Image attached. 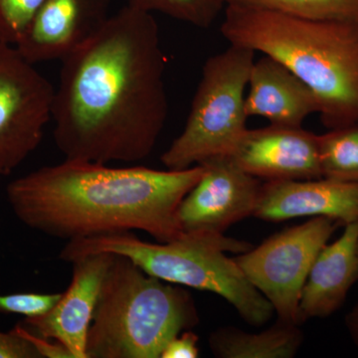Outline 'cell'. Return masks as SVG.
<instances>
[{"mask_svg": "<svg viewBox=\"0 0 358 358\" xmlns=\"http://www.w3.org/2000/svg\"><path fill=\"white\" fill-rule=\"evenodd\" d=\"M61 62L52 121L65 159H147L169 115L166 59L152 13L128 4Z\"/></svg>", "mask_w": 358, "mask_h": 358, "instance_id": "6da1fadb", "label": "cell"}, {"mask_svg": "<svg viewBox=\"0 0 358 358\" xmlns=\"http://www.w3.org/2000/svg\"><path fill=\"white\" fill-rule=\"evenodd\" d=\"M204 169L181 171L67 159L14 179L6 197L30 229L70 240L143 231L166 243L182 234L176 212Z\"/></svg>", "mask_w": 358, "mask_h": 358, "instance_id": "7a4b0ae2", "label": "cell"}, {"mask_svg": "<svg viewBox=\"0 0 358 358\" xmlns=\"http://www.w3.org/2000/svg\"><path fill=\"white\" fill-rule=\"evenodd\" d=\"M220 30L230 44L270 56L300 78L327 129L358 124V23L228 4Z\"/></svg>", "mask_w": 358, "mask_h": 358, "instance_id": "3957f363", "label": "cell"}, {"mask_svg": "<svg viewBox=\"0 0 358 358\" xmlns=\"http://www.w3.org/2000/svg\"><path fill=\"white\" fill-rule=\"evenodd\" d=\"M249 242L222 235L182 232L173 241L150 243L131 232L70 240L60 253L65 262L96 253L127 257L143 272L171 284L211 292L222 296L240 317L254 327L268 322L272 305L252 286L226 252L244 253Z\"/></svg>", "mask_w": 358, "mask_h": 358, "instance_id": "277c9868", "label": "cell"}, {"mask_svg": "<svg viewBox=\"0 0 358 358\" xmlns=\"http://www.w3.org/2000/svg\"><path fill=\"white\" fill-rule=\"evenodd\" d=\"M199 324L189 292L115 255L90 326L87 357L160 358L171 339Z\"/></svg>", "mask_w": 358, "mask_h": 358, "instance_id": "5b68a950", "label": "cell"}, {"mask_svg": "<svg viewBox=\"0 0 358 358\" xmlns=\"http://www.w3.org/2000/svg\"><path fill=\"white\" fill-rule=\"evenodd\" d=\"M255 53L230 44L207 59L185 129L162 155L167 169L181 171L230 155L247 131L245 98Z\"/></svg>", "mask_w": 358, "mask_h": 358, "instance_id": "8992f818", "label": "cell"}, {"mask_svg": "<svg viewBox=\"0 0 358 358\" xmlns=\"http://www.w3.org/2000/svg\"><path fill=\"white\" fill-rule=\"evenodd\" d=\"M341 223L317 216L268 238L257 248L235 257L246 279L272 305L278 319L299 324V303L320 250Z\"/></svg>", "mask_w": 358, "mask_h": 358, "instance_id": "52a82bcc", "label": "cell"}, {"mask_svg": "<svg viewBox=\"0 0 358 358\" xmlns=\"http://www.w3.org/2000/svg\"><path fill=\"white\" fill-rule=\"evenodd\" d=\"M54 93L15 46L0 42V176H10L39 147Z\"/></svg>", "mask_w": 358, "mask_h": 358, "instance_id": "ba28073f", "label": "cell"}, {"mask_svg": "<svg viewBox=\"0 0 358 358\" xmlns=\"http://www.w3.org/2000/svg\"><path fill=\"white\" fill-rule=\"evenodd\" d=\"M200 164L203 174L176 212L182 232L222 235L233 224L253 216L260 179L244 171L229 155Z\"/></svg>", "mask_w": 358, "mask_h": 358, "instance_id": "9c48e42d", "label": "cell"}, {"mask_svg": "<svg viewBox=\"0 0 358 358\" xmlns=\"http://www.w3.org/2000/svg\"><path fill=\"white\" fill-rule=\"evenodd\" d=\"M229 155L247 173L266 181L322 178L319 136L303 127L247 129Z\"/></svg>", "mask_w": 358, "mask_h": 358, "instance_id": "30bf717a", "label": "cell"}, {"mask_svg": "<svg viewBox=\"0 0 358 358\" xmlns=\"http://www.w3.org/2000/svg\"><path fill=\"white\" fill-rule=\"evenodd\" d=\"M113 0H46L16 45L32 64L60 60L95 37L109 20Z\"/></svg>", "mask_w": 358, "mask_h": 358, "instance_id": "8fae6325", "label": "cell"}, {"mask_svg": "<svg viewBox=\"0 0 358 358\" xmlns=\"http://www.w3.org/2000/svg\"><path fill=\"white\" fill-rule=\"evenodd\" d=\"M114 254L96 253L81 257L73 264L69 287L50 312L25 319L30 331L66 346L74 358L87 357V338L99 294Z\"/></svg>", "mask_w": 358, "mask_h": 358, "instance_id": "7c38bea8", "label": "cell"}, {"mask_svg": "<svg viewBox=\"0 0 358 358\" xmlns=\"http://www.w3.org/2000/svg\"><path fill=\"white\" fill-rule=\"evenodd\" d=\"M253 216L272 222L322 216L346 225L358 220V182L324 178L266 181Z\"/></svg>", "mask_w": 358, "mask_h": 358, "instance_id": "4fadbf2b", "label": "cell"}, {"mask_svg": "<svg viewBox=\"0 0 358 358\" xmlns=\"http://www.w3.org/2000/svg\"><path fill=\"white\" fill-rule=\"evenodd\" d=\"M343 235L324 245L315 258L299 303V324L336 313L358 281V220L345 225Z\"/></svg>", "mask_w": 358, "mask_h": 358, "instance_id": "5bb4252c", "label": "cell"}, {"mask_svg": "<svg viewBox=\"0 0 358 358\" xmlns=\"http://www.w3.org/2000/svg\"><path fill=\"white\" fill-rule=\"evenodd\" d=\"M245 110L271 124L303 127L308 115L319 114V105L307 85L286 66L268 55L255 60L249 77Z\"/></svg>", "mask_w": 358, "mask_h": 358, "instance_id": "9a60e30c", "label": "cell"}, {"mask_svg": "<svg viewBox=\"0 0 358 358\" xmlns=\"http://www.w3.org/2000/svg\"><path fill=\"white\" fill-rule=\"evenodd\" d=\"M303 341L299 324L278 320L274 326L258 334L221 327L210 334L209 345L214 357L220 358H292Z\"/></svg>", "mask_w": 358, "mask_h": 358, "instance_id": "2e32d148", "label": "cell"}, {"mask_svg": "<svg viewBox=\"0 0 358 358\" xmlns=\"http://www.w3.org/2000/svg\"><path fill=\"white\" fill-rule=\"evenodd\" d=\"M322 178L358 182V124L319 136Z\"/></svg>", "mask_w": 358, "mask_h": 358, "instance_id": "e0dca14e", "label": "cell"}, {"mask_svg": "<svg viewBox=\"0 0 358 358\" xmlns=\"http://www.w3.org/2000/svg\"><path fill=\"white\" fill-rule=\"evenodd\" d=\"M225 6L256 7L315 20L358 23V0H224Z\"/></svg>", "mask_w": 358, "mask_h": 358, "instance_id": "ac0fdd59", "label": "cell"}, {"mask_svg": "<svg viewBox=\"0 0 358 358\" xmlns=\"http://www.w3.org/2000/svg\"><path fill=\"white\" fill-rule=\"evenodd\" d=\"M129 4L199 28L210 27L225 8L224 0H129Z\"/></svg>", "mask_w": 358, "mask_h": 358, "instance_id": "d6986e66", "label": "cell"}, {"mask_svg": "<svg viewBox=\"0 0 358 358\" xmlns=\"http://www.w3.org/2000/svg\"><path fill=\"white\" fill-rule=\"evenodd\" d=\"M46 0H0V42L16 46Z\"/></svg>", "mask_w": 358, "mask_h": 358, "instance_id": "ffe728a7", "label": "cell"}, {"mask_svg": "<svg viewBox=\"0 0 358 358\" xmlns=\"http://www.w3.org/2000/svg\"><path fill=\"white\" fill-rule=\"evenodd\" d=\"M62 293H20L0 294V313L24 315L25 319L41 317L50 312Z\"/></svg>", "mask_w": 358, "mask_h": 358, "instance_id": "44dd1931", "label": "cell"}, {"mask_svg": "<svg viewBox=\"0 0 358 358\" xmlns=\"http://www.w3.org/2000/svg\"><path fill=\"white\" fill-rule=\"evenodd\" d=\"M0 358H41L31 343L11 329L0 331Z\"/></svg>", "mask_w": 358, "mask_h": 358, "instance_id": "7402d4cb", "label": "cell"}, {"mask_svg": "<svg viewBox=\"0 0 358 358\" xmlns=\"http://www.w3.org/2000/svg\"><path fill=\"white\" fill-rule=\"evenodd\" d=\"M13 329L31 343L41 358H74L66 346L58 341L52 343L51 339L37 336L23 324H18Z\"/></svg>", "mask_w": 358, "mask_h": 358, "instance_id": "603a6c76", "label": "cell"}, {"mask_svg": "<svg viewBox=\"0 0 358 358\" xmlns=\"http://www.w3.org/2000/svg\"><path fill=\"white\" fill-rule=\"evenodd\" d=\"M199 357V336L189 331L171 339L162 350L160 358H196Z\"/></svg>", "mask_w": 358, "mask_h": 358, "instance_id": "cb8c5ba5", "label": "cell"}, {"mask_svg": "<svg viewBox=\"0 0 358 358\" xmlns=\"http://www.w3.org/2000/svg\"><path fill=\"white\" fill-rule=\"evenodd\" d=\"M345 324L350 338L358 348V303L346 315Z\"/></svg>", "mask_w": 358, "mask_h": 358, "instance_id": "d4e9b609", "label": "cell"}]
</instances>
